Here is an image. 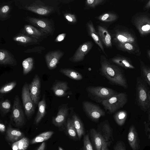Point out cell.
I'll return each instance as SVG.
<instances>
[{
  "label": "cell",
  "mask_w": 150,
  "mask_h": 150,
  "mask_svg": "<svg viewBox=\"0 0 150 150\" xmlns=\"http://www.w3.org/2000/svg\"><path fill=\"white\" fill-rule=\"evenodd\" d=\"M64 17L67 20L71 23H74L76 21V19L74 15L69 13L65 14Z\"/></svg>",
  "instance_id": "obj_42"
},
{
  "label": "cell",
  "mask_w": 150,
  "mask_h": 150,
  "mask_svg": "<svg viewBox=\"0 0 150 150\" xmlns=\"http://www.w3.org/2000/svg\"><path fill=\"white\" fill-rule=\"evenodd\" d=\"M25 21L47 34L52 35L55 30L54 21L51 19L27 16Z\"/></svg>",
  "instance_id": "obj_6"
},
{
  "label": "cell",
  "mask_w": 150,
  "mask_h": 150,
  "mask_svg": "<svg viewBox=\"0 0 150 150\" xmlns=\"http://www.w3.org/2000/svg\"><path fill=\"white\" fill-rule=\"evenodd\" d=\"M70 89L67 82L57 79L55 80L51 88L54 95L59 97H62L67 95L69 94L68 91Z\"/></svg>",
  "instance_id": "obj_13"
},
{
  "label": "cell",
  "mask_w": 150,
  "mask_h": 150,
  "mask_svg": "<svg viewBox=\"0 0 150 150\" xmlns=\"http://www.w3.org/2000/svg\"><path fill=\"white\" fill-rule=\"evenodd\" d=\"M93 44L91 42L88 41L81 45L74 54L69 59V60L74 62H79L83 60L85 56L93 47Z\"/></svg>",
  "instance_id": "obj_15"
},
{
  "label": "cell",
  "mask_w": 150,
  "mask_h": 150,
  "mask_svg": "<svg viewBox=\"0 0 150 150\" xmlns=\"http://www.w3.org/2000/svg\"><path fill=\"white\" fill-rule=\"evenodd\" d=\"M90 132L91 141L95 150H101L103 144L105 142L103 138L94 129H91Z\"/></svg>",
  "instance_id": "obj_22"
},
{
  "label": "cell",
  "mask_w": 150,
  "mask_h": 150,
  "mask_svg": "<svg viewBox=\"0 0 150 150\" xmlns=\"http://www.w3.org/2000/svg\"><path fill=\"white\" fill-rule=\"evenodd\" d=\"M96 130L103 137L105 142L110 145L113 140V138L112 129L108 121L106 120L101 123Z\"/></svg>",
  "instance_id": "obj_12"
},
{
  "label": "cell",
  "mask_w": 150,
  "mask_h": 150,
  "mask_svg": "<svg viewBox=\"0 0 150 150\" xmlns=\"http://www.w3.org/2000/svg\"><path fill=\"white\" fill-rule=\"evenodd\" d=\"M52 131H48L43 132L32 139L31 141V144H35L43 142L49 139L54 134Z\"/></svg>",
  "instance_id": "obj_28"
},
{
  "label": "cell",
  "mask_w": 150,
  "mask_h": 150,
  "mask_svg": "<svg viewBox=\"0 0 150 150\" xmlns=\"http://www.w3.org/2000/svg\"><path fill=\"white\" fill-rule=\"evenodd\" d=\"M113 62L122 67L127 68L134 69V67L126 60L121 59L117 58H114L111 59Z\"/></svg>",
  "instance_id": "obj_36"
},
{
  "label": "cell",
  "mask_w": 150,
  "mask_h": 150,
  "mask_svg": "<svg viewBox=\"0 0 150 150\" xmlns=\"http://www.w3.org/2000/svg\"><path fill=\"white\" fill-rule=\"evenodd\" d=\"M66 35L65 33H62L59 35L56 38L55 41L57 42H59L63 40Z\"/></svg>",
  "instance_id": "obj_44"
},
{
  "label": "cell",
  "mask_w": 150,
  "mask_h": 150,
  "mask_svg": "<svg viewBox=\"0 0 150 150\" xmlns=\"http://www.w3.org/2000/svg\"><path fill=\"white\" fill-rule=\"evenodd\" d=\"M21 98L25 114L28 119H31L35 110V103L32 100L30 93L28 85L25 82L23 86Z\"/></svg>",
  "instance_id": "obj_7"
},
{
  "label": "cell",
  "mask_w": 150,
  "mask_h": 150,
  "mask_svg": "<svg viewBox=\"0 0 150 150\" xmlns=\"http://www.w3.org/2000/svg\"><path fill=\"white\" fill-rule=\"evenodd\" d=\"M46 108L45 97L44 94L42 99L38 104V110L34 119L35 124H38L45 116L46 112Z\"/></svg>",
  "instance_id": "obj_20"
},
{
  "label": "cell",
  "mask_w": 150,
  "mask_h": 150,
  "mask_svg": "<svg viewBox=\"0 0 150 150\" xmlns=\"http://www.w3.org/2000/svg\"><path fill=\"white\" fill-rule=\"evenodd\" d=\"M11 107V102L8 99L1 100L0 112L2 117H4L10 111Z\"/></svg>",
  "instance_id": "obj_29"
},
{
  "label": "cell",
  "mask_w": 150,
  "mask_h": 150,
  "mask_svg": "<svg viewBox=\"0 0 150 150\" xmlns=\"http://www.w3.org/2000/svg\"><path fill=\"white\" fill-rule=\"evenodd\" d=\"M17 82L15 81L10 82L2 86L0 89V93L1 94L9 93L16 86Z\"/></svg>",
  "instance_id": "obj_33"
},
{
  "label": "cell",
  "mask_w": 150,
  "mask_h": 150,
  "mask_svg": "<svg viewBox=\"0 0 150 150\" xmlns=\"http://www.w3.org/2000/svg\"><path fill=\"white\" fill-rule=\"evenodd\" d=\"M86 91L93 100L101 103L118 93L113 89L102 86H89L86 88Z\"/></svg>",
  "instance_id": "obj_5"
},
{
  "label": "cell",
  "mask_w": 150,
  "mask_h": 150,
  "mask_svg": "<svg viewBox=\"0 0 150 150\" xmlns=\"http://www.w3.org/2000/svg\"><path fill=\"white\" fill-rule=\"evenodd\" d=\"M16 5L19 8L42 16H48L55 12L60 13L59 3L54 1L16 0Z\"/></svg>",
  "instance_id": "obj_1"
},
{
  "label": "cell",
  "mask_w": 150,
  "mask_h": 150,
  "mask_svg": "<svg viewBox=\"0 0 150 150\" xmlns=\"http://www.w3.org/2000/svg\"><path fill=\"white\" fill-rule=\"evenodd\" d=\"M64 54V52L60 50L52 51L47 53L45 58L48 69L52 70L56 68Z\"/></svg>",
  "instance_id": "obj_11"
},
{
  "label": "cell",
  "mask_w": 150,
  "mask_h": 150,
  "mask_svg": "<svg viewBox=\"0 0 150 150\" xmlns=\"http://www.w3.org/2000/svg\"><path fill=\"white\" fill-rule=\"evenodd\" d=\"M141 78L150 86V68L143 67L141 69Z\"/></svg>",
  "instance_id": "obj_34"
},
{
  "label": "cell",
  "mask_w": 150,
  "mask_h": 150,
  "mask_svg": "<svg viewBox=\"0 0 150 150\" xmlns=\"http://www.w3.org/2000/svg\"><path fill=\"white\" fill-rule=\"evenodd\" d=\"M45 47L42 46H38L28 49L24 51V53H30L32 52H37L41 54L42 51L45 50Z\"/></svg>",
  "instance_id": "obj_39"
},
{
  "label": "cell",
  "mask_w": 150,
  "mask_h": 150,
  "mask_svg": "<svg viewBox=\"0 0 150 150\" xmlns=\"http://www.w3.org/2000/svg\"><path fill=\"white\" fill-rule=\"evenodd\" d=\"M71 119L77 132L78 138L80 139L85 133L83 123L80 119L76 113L72 115Z\"/></svg>",
  "instance_id": "obj_24"
},
{
  "label": "cell",
  "mask_w": 150,
  "mask_h": 150,
  "mask_svg": "<svg viewBox=\"0 0 150 150\" xmlns=\"http://www.w3.org/2000/svg\"><path fill=\"white\" fill-rule=\"evenodd\" d=\"M136 100L137 105L144 112L150 110V89L146 82L137 77L136 86Z\"/></svg>",
  "instance_id": "obj_3"
},
{
  "label": "cell",
  "mask_w": 150,
  "mask_h": 150,
  "mask_svg": "<svg viewBox=\"0 0 150 150\" xmlns=\"http://www.w3.org/2000/svg\"><path fill=\"white\" fill-rule=\"evenodd\" d=\"M142 29L144 31L149 30L150 29V25L147 24L144 25L142 28Z\"/></svg>",
  "instance_id": "obj_47"
},
{
  "label": "cell",
  "mask_w": 150,
  "mask_h": 150,
  "mask_svg": "<svg viewBox=\"0 0 150 150\" xmlns=\"http://www.w3.org/2000/svg\"><path fill=\"white\" fill-rule=\"evenodd\" d=\"M109 146L107 143L104 142L103 144L101 150H109L108 147Z\"/></svg>",
  "instance_id": "obj_46"
},
{
  "label": "cell",
  "mask_w": 150,
  "mask_h": 150,
  "mask_svg": "<svg viewBox=\"0 0 150 150\" xmlns=\"http://www.w3.org/2000/svg\"><path fill=\"white\" fill-rule=\"evenodd\" d=\"M12 8L11 5L9 2L5 3L1 6L0 8V20L1 21H5L10 17Z\"/></svg>",
  "instance_id": "obj_26"
},
{
  "label": "cell",
  "mask_w": 150,
  "mask_h": 150,
  "mask_svg": "<svg viewBox=\"0 0 150 150\" xmlns=\"http://www.w3.org/2000/svg\"><path fill=\"white\" fill-rule=\"evenodd\" d=\"M18 95L15 96L11 111V119L14 125L19 127L25 124V119L24 112L20 103Z\"/></svg>",
  "instance_id": "obj_8"
},
{
  "label": "cell",
  "mask_w": 150,
  "mask_h": 150,
  "mask_svg": "<svg viewBox=\"0 0 150 150\" xmlns=\"http://www.w3.org/2000/svg\"><path fill=\"white\" fill-rule=\"evenodd\" d=\"M23 74L26 75L32 70L34 66V60L33 58L29 57L24 59L22 63Z\"/></svg>",
  "instance_id": "obj_30"
},
{
  "label": "cell",
  "mask_w": 150,
  "mask_h": 150,
  "mask_svg": "<svg viewBox=\"0 0 150 150\" xmlns=\"http://www.w3.org/2000/svg\"><path fill=\"white\" fill-rule=\"evenodd\" d=\"M6 130V126L1 121L0 123V131L2 133H4Z\"/></svg>",
  "instance_id": "obj_45"
},
{
  "label": "cell",
  "mask_w": 150,
  "mask_h": 150,
  "mask_svg": "<svg viewBox=\"0 0 150 150\" xmlns=\"http://www.w3.org/2000/svg\"><path fill=\"white\" fill-rule=\"evenodd\" d=\"M18 148V150H26L28 148L29 144L28 139L25 137L19 141L16 142Z\"/></svg>",
  "instance_id": "obj_35"
},
{
  "label": "cell",
  "mask_w": 150,
  "mask_h": 150,
  "mask_svg": "<svg viewBox=\"0 0 150 150\" xmlns=\"http://www.w3.org/2000/svg\"><path fill=\"white\" fill-rule=\"evenodd\" d=\"M148 130L149 131V134L148 135V139H150V128H148Z\"/></svg>",
  "instance_id": "obj_50"
},
{
  "label": "cell",
  "mask_w": 150,
  "mask_h": 150,
  "mask_svg": "<svg viewBox=\"0 0 150 150\" xmlns=\"http://www.w3.org/2000/svg\"><path fill=\"white\" fill-rule=\"evenodd\" d=\"M113 117L116 123L119 126H122L127 119V112L125 110H120L115 113Z\"/></svg>",
  "instance_id": "obj_31"
},
{
  "label": "cell",
  "mask_w": 150,
  "mask_h": 150,
  "mask_svg": "<svg viewBox=\"0 0 150 150\" xmlns=\"http://www.w3.org/2000/svg\"><path fill=\"white\" fill-rule=\"evenodd\" d=\"M58 149L59 150H64L62 148L60 147V146H59V147H58Z\"/></svg>",
  "instance_id": "obj_52"
},
{
  "label": "cell",
  "mask_w": 150,
  "mask_h": 150,
  "mask_svg": "<svg viewBox=\"0 0 150 150\" xmlns=\"http://www.w3.org/2000/svg\"><path fill=\"white\" fill-rule=\"evenodd\" d=\"M116 38L117 40L121 42L124 43L127 40V38L125 35L121 34H117Z\"/></svg>",
  "instance_id": "obj_43"
},
{
  "label": "cell",
  "mask_w": 150,
  "mask_h": 150,
  "mask_svg": "<svg viewBox=\"0 0 150 150\" xmlns=\"http://www.w3.org/2000/svg\"><path fill=\"white\" fill-rule=\"evenodd\" d=\"M127 139L129 144L132 150H139L140 148V141L136 128L133 125L129 127Z\"/></svg>",
  "instance_id": "obj_18"
},
{
  "label": "cell",
  "mask_w": 150,
  "mask_h": 150,
  "mask_svg": "<svg viewBox=\"0 0 150 150\" xmlns=\"http://www.w3.org/2000/svg\"><path fill=\"white\" fill-rule=\"evenodd\" d=\"M114 150H126L124 143L122 141L117 142L113 147Z\"/></svg>",
  "instance_id": "obj_41"
},
{
  "label": "cell",
  "mask_w": 150,
  "mask_h": 150,
  "mask_svg": "<svg viewBox=\"0 0 150 150\" xmlns=\"http://www.w3.org/2000/svg\"><path fill=\"white\" fill-rule=\"evenodd\" d=\"M148 119L150 122V110L148 112Z\"/></svg>",
  "instance_id": "obj_51"
},
{
  "label": "cell",
  "mask_w": 150,
  "mask_h": 150,
  "mask_svg": "<svg viewBox=\"0 0 150 150\" xmlns=\"http://www.w3.org/2000/svg\"><path fill=\"white\" fill-rule=\"evenodd\" d=\"M83 150H94L92 144L89 138L88 134L85 135L83 139Z\"/></svg>",
  "instance_id": "obj_38"
},
{
  "label": "cell",
  "mask_w": 150,
  "mask_h": 150,
  "mask_svg": "<svg viewBox=\"0 0 150 150\" xmlns=\"http://www.w3.org/2000/svg\"><path fill=\"white\" fill-rule=\"evenodd\" d=\"M116 16L112 13H106L100 16L99 19L100 21L105 22H112L115 21Z\"/></svg>",
  "instance_id": "obj_37"
},
{
  "label": "cell",
  "mask_w": 150,
  "mask_h": 150,
  "mask_svg": "<svg viewBox=\"0 0 150 150\" xmlns=\"http://www.w3.org/2000/svg\"><path fill=\"white\" fill-rule=\"evenodd\" d=\"M127 101V95L124 93H118L103 101L101 103L105 110L112 113L122 108Z\"/></svg>",
  "instance_id": "obj_4"
},
{
  "label": "cell",
  "mask_w": 150,
  "mask_h": 150,
  "mask_svg": "<svg viewBox=\"0 0 150 150\" xmlns=\"http://www.w3.org/2000/svg\"><path fill=\"white\" fill-rule=\"evenodd\" d=\"M103 0H87L86 1V4L91 7H94L102 3Z\"/></svg>",
  "instance_id": "obj_40"
},
{
  "label": "cell",
  "mask_w": 150,
  "mask_h": 150,
  "mask_svg": "<svg viewBox=\"0 0 150 150\" xmlns=\"http://www.w3.org/2000/svg\"><path fill=\"white\" fill-rule=\"evenodd\" d=\"M41 86L40 78L39 76L36 74L28 85L31 99L36 105L38 104L40 98Z\"/></svg>",
  "instance_id": "obj_10"
},
{
  "label": "cell",
  "mask_w": 150,
  "mask_h": 150,
  "mask_svg": "<svg viewBox=\"0 0 150 150\" xmlns=\"http://www.w3.org/2000/svg\"><path fill=\"white\" fill-rule=\"evenodd\" d=\"M125 47L128 50H131L133 49L132 46L130 44L128 43H126L124 45Z\"/></svg>",
  "instance_id": "obj_48"
},
{
  "label": "cell",
  "mask_w": 150,
  "mask_h": 150,
  "mask_svg": "<svg viewBox=\"0 0 150 150\" xmlns=\"http://www.w3.org/2000/svg\"><path fill=\"white\" fill-rule=\"evenodd\" d=\"M0 64L14 66L17 65V62L14 56L10 52L2 49L0 50Z\"/></svg>",
  "instance_id": "obj_19"
},
{
  "label": "cell",
  "mask_w": 150,
  "mask_h": 150,
  "mask_svg": "<svg viewBox=\"0 0 150 150\" xmlns=\"http://www.w3.org/2000/svg\"><path fill=\"white\" fill-rule=\"evenodd\" d=\"M13 39L18 45L24 47L39 44L42 41L21 33L15 35Z\"/></svg>",
  "instance_id": "obj_14"
},
{
  "label": "cell",
  "mask_w": 150,
  "mask_h": 150,
  "mask_svg": "<svg viewBox=\"0 0 150 150\" xmlns=\"http://www.w3.org/2000/svg\"><path fill=\"white\" fill-rule=\"evenodd\" d=\"M21 33L42 41L43 39L46 38L49 36L41 30L29 25H25Z\"/></svg>",
  "instance_id": "obj_17"
},
{
  "label": "cell",
  "mask_w": 150,
  "mask_h": 150,
  "mask_svg": "<svg viewBox=\"0 0 150 150\" xmlns=\"http://www.w3.org/2000/svg\"><path fill=\"white\" fill-rule=\"evenodd\" d=\"M69 110L67 104H62L59 106L57 115L52 118V123L57 127L62 126L68 115Z\"/></svg>",
  "instance_id": "obj_16"
},
{
  "label": "cell",
  "mask_w": 150,
  "mask_h": 150,
  "mask_svg": "<svg viewBox=\"0 0 150 150\" xmlns=\"http://www.w3.org/2000/svg\"><path fill=\"white\" fill-rule=\"evenodd\" d=\"M67 130L69 135L73 139L77 138V133L72 119L68 118L67 123Z\"/></svg>",
  "instance_id": "obj_32"
},
{
  "label": "cell",
  "mask_w": 150,
  "mask_h": 150,
  "mask_svg": "<svg viewBox=\"0 0 150 150\" xmlns=\"http://www.w3.org/2000/svg\"><path fill=\"white\" fill-rule=\"evenodd\" d=\"M89 33L95 42L98 45L103 52L105 53L103 47L98 35L96 32L91 22H89L87 25Z\"/></svg>",
  "instance_id": "obj_27"
},
{
  "label": "cell",
  "mask_w": 150,
  "mask_h": 150,
  "mask_svg": "<svg viewBox=\"0 0 150 150\" xmlns=\"http://www.w3.org/2000/svg\"><path fill=\"white\" fill-rule=\"evenodd\" d=\"M100 71L112 84L127 88L128 84L125 77L121 69L106 59L101 61Z\"/></svg>",
  "instance_id": "obj_2"
},
{
  "label": "cell",
  "mask_w": 150,
  "mask_h": 150,
  "mask_svg": "<svg viewBox=\"0 0 150 150\" xmlns=\"http://www.w3.org/2000/svg\"><path fill=\"white\" fill-rule=\"evenodd\" d=\"M45 143L43 142L41 144L37 150H45Z\"/></svg>",
  "instance_id": "obj_49"
},
{
  "label": "cell",
  "mask_w": 150,
  "mask_h": 150,
  "mask_svg": "<svg viewBox=\"0 0 150 150\" xmlns=\"http://www.w3.org/2000/svg\"><path fill=\"white\" fill-rule=\"evenodd\" d=\"M24 137L23 133L18 129L13 128L9 126L6 132V138L10 142L14 143Z\"/></svg>",
  "instance_id": "obj_21"
},
{
  "label": "cell",
  "mask_w": 150,
  "mask_h": 150,
  "mask_svg": "<svg viewBox=\"0 0 150 150\" xmlns=\"http://www.w3.org/2000/svg\"><path fill=\"white\" fill-rule=\"evenodd\" d=\"M98 33L101 41L106 47H112L111 37L108 30L100 26H98Z\"/></svg>",
  "instance_id": "obj_23"
},
{
  "label": "cell",
  "mask_w": 150,
  "mask_h": 150,
  "mask_svg": "<svg viewBox=\"0 0 150 150\" xmlns=\"http://www.w3.org/2000/svg\"><path fill=\"white\" fill-rule=\"evenodd\" d=\"M59 72L70 79L76 80L82 79L83 77L79 72L69 68H61Z\"/></svg>",
  "instance_id": "obj_25"
},
{
  "label": "cell",
  "mask_w": 150,
  "mask_h": 150,
  "mask_svg": "<svg viewBox=\"0 0 150 150\" xmlns=\"http://www.w3.org/2000/svg\"><path fill=\"white\" fill-rule=\"evenodd\" d=\"M83 109L88 117L92 120L97 122L100 117L105 115V112L99 106L87 101L83 102Z\"/></svg>",
  "instance_id": "obj_9"
}]
</instances>
